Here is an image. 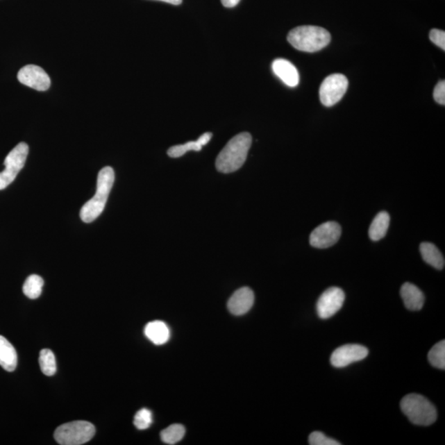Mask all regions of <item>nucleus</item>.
<instances>
[{"instance_id":"nucleus-1","label":"nucleus","mask_w":445,"mask_h":445,"mask_svg":"<svg viewBox=\"0 0 445 445\" xmlns=\"http://www.w3.org/2000/svg\"><path fill=\"white\" fill-rule=\"evenodd\" d=\"M253 138L248 132H244L228 141L219 153L215 167L220 173L231 174L239 170L248 158Z\"/></svg>"},{"instance_id":"nucleus-2","label":"nucleus","mask_w":445,"mask_h":445,"mask_svg":"<svg viewBox=\"0 0 445 445\" xmlns=\"http://www.w3.org/2000/svg\"><path fill=\"white\" fill-rule=\"evenodd\" d=\"M114 180L115 173L112 167H105L99 171L96 194L81 210V218L83 222L91 223L103 213Z\"/></svg>"},{"instance_id":"nucleus-3","label":"nucleus","mask_w":445,"mask_h":445,"mask_svg":"<svg viewBox=\"0 0 445 445\" xmlns=\"http://www.w3.org/2000/svg\"><path fill=\"white\" fill-rule=\"evenodd\" d=\"M287 39L295 49L316 52L328 45L331 42V34L321 26H301L290 31Z\"/></svg>"},{"instance_id":"nucleus-4","label":"nucleus","mask_w":445,"mask_h":445,"mask_svg":"<svg viewBox=\"0 0 445 445\" xmlns=\"http://www.w3.org/2000/svg\"><path fill=\"white\" fill-rule=\"evenodd\" d=\"M401 410L413 424L429 426L437 419V411L424 396L416 394L405 396L401 401Z\"/></svg>"},{"instance_id":"nucleus-5","label":"nucleus","mask_w":445,"mask_h":445,"mask_svg":"<svg viewBox=\"0 0 445 445\" xmlns=\"http://www.w3.org/2000/svg\"><path fill=\"white\" fill-rule=\"evenodd\" d=\"M96 433L95 426L86 421L65 423L55 431L56 442L61 445H81L89 442Z\"/></svg>"},{"instance_id":"nucleus-6","label":"nucleus","mask_w":445,"mask_h":445,"mask_svg":"<svg viewBox=\"0 0 445 445\" xmlns=\"http://www.w3.org/2000/svg\"><path fill=\"white\" fill-rule=\"evenodd\" d=\"M28 152V145L21 142L8 154L3 162L6 169L0 173V191L10 186L23 169Z\"/></svg>"},{"instance_id":"nucleus-7","label":"nucleus","mask_w":445,"mask_h":445,"mask_svg":"<svg viewBox=\"0 0 445 445\" xmlns=\"http://www.w3.org/2000/svg\"><path fill=\"white\" fill-rule=\"evenodd\" d=\"M348 85V79L343 74H334L328 76L320 87L321 103L329 108L340 102L347 91Z\"/></svg>"},{"instance_id":"nucleus-8","label":"nucleus","mask_w":445,"mask_h":445,"mask_svg":"<svg viewBox=\"0 0 445 445\" xmlns=\"http://www.w3.org/2000/svg\"><path fill=\"white\" fill-rule=\"evenodd\" d=\"M345 301V293L340 288L331 287L326 290L317 303V312L321 319H328L337 314Z\"/></svg>"},{"instance_id":"nucleus-9","label":"nucleus","mask_w":445,"mask_h":445,"mask_svg":"<svg viewBox=\"0 0 445 445\" xmlns=\"http://www.w3.org/2000/svg\"><path fill=\"white\" fill-rule=\"evenodd\" d=\"M342 235V228L337 222L321 224L312 232L310 242L316 249H328L336 244Z\"/></svg>"},{"instance_id":"nucleus-10","label":"nucleus","mask_w":445,"mask_h":445,"mask_svg":"<svg viewBox=\"0 0 445 445\" xmlns=\"http://www.w3.org/2000/svg\"><path fill=\"white\" fill-rule=\"evenodd\" d=\"M369 355L367 347L358 344H347L335 350L331 363L335 368H345L352 363L362 360Z\"/></svg>"},{"instance_id":"nucleus-11","label":"nucleus","mask_w":445,"mask_h":445,"mask_svg":"<svg viewBox=\"0 0 445 445\" xmlns=\"http://www.w3.org/2000/svg\"><path fill=\"white\" fill-rule=\"evenodd\" d=\"M17 79L24 85L37 91H47L51 86V78L45 70L37 65L24 66L17 74Z\"/></svg>"},{"instance_id":"nucleus-12","label":"nucleus","mask_w":445,"mask_h":445,"mask_svg":"<svg viewBox=\"0 0 445 445\" xmlns=\"http://www.w3.org/2000/svg\"><path fill=\"white\" fill-rule=\"evenodd\" d=\"M254 301L253 290L249 287H242L236 290L228 299V310L233 315H244L252 308Z\"/></svg>"},{"instance_id":"nucleus-13","label":"nucleus","mask_w":445,"mask_h":445,"mask_svg":"<svg viewBox=\"0 0 445 445\" xmlns=\"http://www.w3.org/2000/svg\"><path fill=\"white\" fill-rule=\"evenodd\" d=\"M273 72L285 85L294 87L299 85V74L296 67L285 59H276L272 63Z\"/></svg>"},{"instance_id":"nucleus-14","label":"nucleus","mask_w":445,"mask_h":445,"mask_svg":"<svg viewBox=\"0 0 445 445\" xmlns=\"http://www.w3.org/2000/svg\"><path fill=\"white\" fill-rule=\"evenodd\" d=\"M400 294L408 310L419 311L424 306V294L417 286L408 282L401 288Z\"/></svg>"},{"instance_id":"nucleus-15","label":"nucleus","mask_w":445,"mask_h":445,"mask_svg":"<svg viewBox=\"0 0 445 445\" xmlns=\"http://www.w3.org/2000/svg\"><path fill=\"white\" fill-rule=\"evenodd\" d=\"M212 135L210 132H206L196 141H189L186 144L175 145V146L169 148L167 154L169 157L176 158L183 156L189 151H201L202 147L210 142Z\"/></svg>"},{"instance_id":"nucleus-16","label":"nucleus","mask_w":445,"mask_h":445,"mask_svg":"<svg viewBox=\"0 0 445 445\" xmlns=\"http://www.w3.org/2000/svg\"><path fill=\"white\" fill-rule=\"evenodd\" d=\"M144 334L156 345H164L170 338V330L162 321L149 323L144 328Z\"/></svg>"},{"instance_id":"nucleus-17","label":"nucleus","mask_w":445,"mask_h":445,"mask_svg":"<svg viewBox=\"0 0 445 445\" xmlns=\"http://www.w3.org/2000/svg\"><path fill=\"white\" fill-rule=\"evenodd\" d=\"M17 355L15 348L3 336H0V365L6 371L12 372L17 367Z\"/></svg>"},{"instance_id":"nucleus-18","label":"nucleus","mask_w":445,"mask_h":445,"mask_svg":"<svg viewBox=\"0 0 445 445\" xmlns=\"http://www.w3.org/2000/svg\"><path fill=\"white\" fill-rule=\"evenodd\" d=\"M420 252L423 260L437 270H442L445 265L444 258L437 246L430 242H422Z\"/></svg>"},{"instance_id":"nucleus-19","label":"nucleus","mask_w":445,"mask_h":445,"mask_svg":"<svg viewBox=\"0 0 445 445\" xmlns=\"http://www.w3.org/2000/svg\"><path fill=\"white\" fill-rule=\"evenodd\" d=\"M390 224L389 215L382 211L378 213L376 218L373 219L371 226L369 229V235L370 239L373 241H378L387 235V229H389Z\"/></svg>"},{"instance_id":"nucleus-20","label":"nucleus","mask_w":445,"mask_h":445,"mask_svg":"<svg viewBox=\"0 0 445 445\" xmlns=\"http://www.w3.org/2000/svg\"><path fill=\"white\" fill-rule=\"evenodd\" d=\"M44 280L41 276L32 275L24 282L23 292L26 297L35 299L42 294Z\"/></svg>"},{"instance_id":"nucleus-21","label":"nucleus","mask_w":445,"mask_h":445,"mask_svg":"<svg viewBox=\"0 0 445 445\" xmlns=\"http://www.w3.org/2000/svg\"><path fill=\"white\" fill-rule=\"evenodd\" d=\"M39 364L45 376H54L56 372V361L55 355L51 350L43 349L40 352Z\"/></svg>"},{"instance_id":"nucleus-22","label":"nucleus","mask_w":445,"mask_h":445,"mask_svg":"<svg viewBox=\"0 0 445 445\" xmlns=\"http://www.w3.org/2000/svg\"><path fill=\"white\" fill-rule=\"evenodd\" d=\"M186 430L183 425L174 424L162 431L161 439L167 444H176L184 437Z\"/></svg>"},{"instance_id":"nucleus-23","label":"nucleus","mask_w":445,"mask_h":445,"mask_svg":"<svg viewBox=\"0 0 445 445\" xmlns=\"http://www.w3.org/2000/svg\"><path fill=\"white\" fill-rule=\"evenodd\" d=\"M428 360L433 367L439 369H445V341L435 344L431 348L428 354Z\"/></svg>"},{"instance_id":"nucleus-24","label":"nucleus","mask_w":445,"mask_h":445,"mask_svg":"<svg viewBox=\"0 0 445 445\" xmlns=\"http://www.w3.org/2000/svg\"><path fill=\"white\" fill-rule=\"evenodd\" d=\"M153 422L152 412L149 409L143 408L135 414L134 425L139 430H146Z\"/></svg>"},{"instance_id":"nucleus-25","label":"nucleus","mask_w":445,"mask_h":445,"mask_svg":"<svg viewBox=\"0 0 445 445\" xmlns=\"http://www.w3.org/2000/svg\"><path fill=\"white\" fill-rule=\"evenodd\" d=\"M308 444L310 445H340L341 443L337 442L336 439L328 437L320 431H315L312 433L310 437H308Z\"/></svg>"},{"instance_id":"nucleus-26","label":"nucleus","mask_w":445,"mask_h":445,"mask_svg":"<svg viewBox=\"0 0 445 445\" xmlns=\"http://www.w3.org/2000/svg\"><path fill=\"white\" fill-rule=\"evenodd\" d=\"M430 39L435 45L445 50V33L444 31L439 29H433L430 33Z\"/></svg>"},{"instance_id":"nucleus-27","label":"nucleus","mask_w":445,"mask_h":445,"mask_svg":"<svg viewBox=\"0 0 445 445\" xmlns=\"http://www.w3.org/2000/svg\"><path fill=\"white\" fill-rule=\"evenodd\" d=\"M434 99L440 105H445V82L439 81L434 90Z\"/></svg>"},{"instance_id":"nucleus-28","label":"nucleus","mask_w":445,"mask_h":445,"mask_svg":"<svg viewBox=\"0 0 445 445\" xmlns=\"http://www.w3.org/2000/svg\"><path fill=\"white\" fill-rule=\"evenodd\" d=\"M222 4L226 8H233L237 6L240 0H221Z\"/></svg>"},{"instance_id":"nucleus-29","label":"nucleus","mask_w":445,"mask_h":445,"mask_svg":"<svg viewBox=\"0 0 445 445\" xmlns=\"http://www.w3.org/2000/svg\"><path fill=\"white\" fill-rule=\"evenodd\" d=\"M158 1L169 3L174 4V6H179V4L182 3L183 0H158Z\"/></svg>"}]
</instances>
